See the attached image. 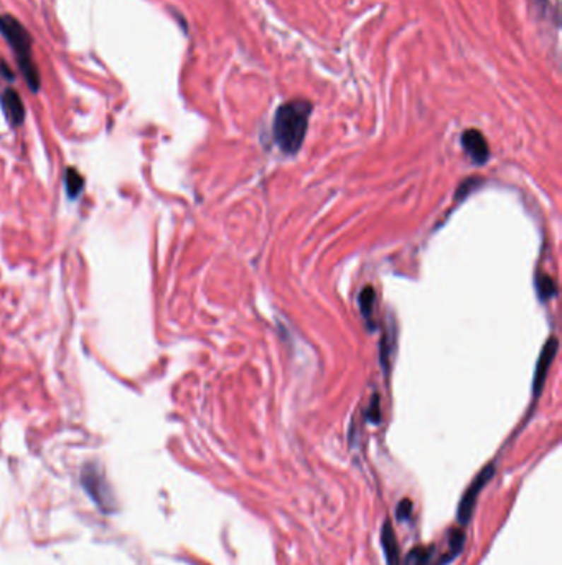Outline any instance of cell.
<instances>
[{"instance_id": "cell-13", "label": "cell", "mask_w": 562, "mask_h": 565, "mask_svg": "<svg viewBox=\"0 0 562 565\" xmlns=\"http://www.w3.org/2000/svg\"><path fill=\"white\" fill-rule=\"evenodd\" d=\"M412 503L409 499H402L399 504H397V509H396V515H397V519L399 520H406V519H409L411 518V514H412Z\"/></svg>"}, {"instance_id": "cell-3", "label": "cell", "mask_w": 562, "mask_h": 565, "mask_svg": "<svg viewBox=\"0 0 562 565\" xmlns=\"http://www.w3.org/2000/svg\"><path fill=\"white\" fill-rule=\"evenodd\" d=\"M81 481L86 493L91 496L94 503H96L103 510L111 509V504L114 503V498L109 489V484L106 483V478L101 471L98 469L96 464H86L83 468Z\"/></svg>"}, {"instance_id": "cell-5", "label": "cell", "mask_w": 562, "mask_h": 565, "mask_svg": "<svg viewBox=\"0 0 562 565\" xmlns=\"http://www.w3.org/2000/svg\"><path fill=\"white\" fill-rule=\"evenodd\" d=\"M452 560L447 550H437L435 545H417L407 554L406 565H447Z\"/></svg>"}, {"instance_id": "cell-8", "label": "cell", "mask_w": 562, "mask_h": 565, "mask_svg": "<svg viewBox=\"0 0 562 565\" xmlns=\"http://www.w3.org/2000/svg\"><path fill=\"white\" fill-rule=\"evenodd\" d=\"M558 339L553 337V339H549L548 344L544 346L543 352H541L539 355V364H538V369H536V375H534V394L536 392L541 390V387L544 384V379L546 375H548V370L551 367V362H553L556 352H558Z\"/></svg>"}, {"instance_id": "cell-4", "label": "cell", "mask_w": 562, "mask_h": 565, "mask_svg": "<svg viewBox=\"0 0 562 565\" xmlns=\"http://www.w3.org/2000/svg\"><path fill=\"white\" fill-rule=\"evenodd\" d=\"M493 474H495V466L488 464L475 476V479L472 481V484L467 488L465 494L462 496L459 509H457V519H459V523L462 525H465L470 520L472 513H474L475 509L476 499H479V496L481 491H484L485 486L488 484V481L493 478Z\"/></svg>"}, {"instance_id": "cell-6", "label": "cell", "mask_w": 562, "mask_h": 565, "mask_svg": "<svg viewBox=\"0 0 562 565\" xmlns=\"http://www.w3.org/2000/svg\"><path fill=\"white\" fill-rule=\"evenodd\" d=\"M462 147L475 164H485L490 157V147L479 129H467L462 134Z\"/></svg>"}, {"instance_id": "cell-9", "label": "cell", "mask_w": 562, "mask_h": 565, "mask_svg": "<svg viewBox=\"0 0 562 565\" xmlns=\"http://www.w3.org/2000/svg\"><path fill=\"white\" fill-rule=\"evenodd\" d=\"M2 103H4V109H5V113H7L10 122L15 124V126L22 124L25 119V106H23L22 98H20V94L15 91V89L8 88L7 91L4 93Z\"/></svg>"}, {"instance_id": "cell-10", "label": "cell", "mask_w": 562, "mask_h": 565, "mask_svg": "<svg viewBox=\"0 0 562 565\" xmlns=\"http://www.w3.org/2000/svg\"><path fill=\"white\" fill-rule=\"evenodd\" d=\"M64 183H66V193L69 198H76L83 190L84 181L83 176L74 167H68L64 173Z\"/></svg>"}, {"instance_id": "cell-2", "label": "cell", "mask_w": 562, "mask_h": 565, "mask_svg": "<svg viewBox=\"0 0 562 565\" xmlns=\"http://www.w3.org/2000/svg\"><path fill=\"white\" fill-rule=\"evenodd\" d=\"M0 33L4 35L7 43L12 47L25 81H27L33 93H37L42 78H40L37 63L33 59L32 37H30L28 30L23 27L18 18L12 17V15H0Z\"/></svg>"}, {"instance_id": "cell-14", "label": "cell", "mask_w": 562, "mask_h": 565, "mask_svg": "<svg viewBox=\"0 0 562 565\" xmlns=\"http://www.w3.org/2000/svg\"><path fill=\"white\" fill-rule=\"evenodd\" d=\"M0 73H2L4 76L7 78V79H13V73H12V69H10V68L7 67V63H5L4 59H0Z\"/></svg>"}, {"instance_id": "cell-12", "label": "cell", "mask_w": 562, "mask_h": 565, "mask_svg": "<svg viewBox=\"0 0 562 565\" xmlns=\"http://www.w3.org/2000/svg\"><path fill=\"white\" fill-rule=\"evenodd\" d=\"M538 291H539V296L543 297V299H548V297L556 296V292H558V286H556L553 278H549L548 275H541L538 278Z\"/></svg>"}, {"instance_id": "cell-7", "label": "cell", "mask_w": 562, "mask_h": 565, "mask_svg": "<svg viewBox=\"0 0 562 565\" xmlns=\"http://www.w3.org/2000/svg\"><path fill=\"white\" fill-rule=\"evenodd\" d=\"M381 545L385 550V557L387 565H401V552L399 544H397L394 529L390 524V520H386L385 525L381 529Z\"/></svg>"}, {"instance_id": "cell-1", "label": "cell", "mask_w": 562, "mask_h": 565, "mask_svg": "<svg viewBox=\"0 0 562 565\" xmlns=\"http://www.w3.org/2000/svg\"><path fill=\"white\" fill-rule=\"evenodd\" d=\"M312 109L313 104L307 99H291L281 104L276 111L272 124L274 141L287 156H293L300 151L303 139L307 136Z\"/></svg>"}, {"instance_id": "cell-11", "label": "cell", "mask_w": 562, "mask_h": 565, "mask_svg": "<svg viewBox=\"0 0 562 565\" xmlns=\"http://www.w3.org/2000/svg\"><path fill=\"white\" fill-rule=\"evenodd\" d=\"M375 304H376L375 291H373L371 286H366L360 295V309H361V314L365 316L368 324L371 322V314H373V307H375Z\"/></svg>"}]
</instances>
